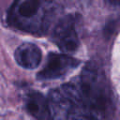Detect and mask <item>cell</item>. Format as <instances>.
Wrapping results in <instances>:
<instances>
[{
	"label": "cell",
	"mask_w": 120,
	"mask_h": 120,
	"mask_svg": "<svg viewBox=\"0 0 120 120\" xmlns=\"http://www.w3.org/2000/svg\"><path fill=\"white\" fill-rule=\"evenodd\" d=\"M80 65V61L67 53L50 52L44 68L38 73V80H54L66 76Z\"/></svg>",
	"instance_id": "5"
},
{
	"label": "cell",
	"mask_w": 120,
	"mask_h": 120,
	"mask_svg": "<svg viewBox=\"0 0 120 120\" xmlns=\"http://www.w3.org/2000/svg\"><path fill=\"white\" fill-rule=\"evenodd\" d=\"M111 6L113 7H120V0H106Z\"/></svg>",
	"instance_id": "8"
},
{
	"label": "cell",
	"mask_w": 120,
	"mask_h": 120,
	"mask_svg": "<svg viewBox=\"0 0 120 120\" xmlns=\"http://www.w3.org/2000/svg\"><path fill=\"white\" fill-rule=\"evenodd\" d=\"M25 107L29 114L38 120H50L48 99L39 92L32 91L27 94Z\"/></svg>",
	"instance_id": "7"
},
{
	"label": "cell",
	"mask_w": 120,
	"mask_h": 120,
	"mask_svg": "<svg viewBox=\"0 0 120 120\" xmlns=\"http://www.w3.org/2000/svg\"><path fill=\"white\" fill-rule=\"evenodd\" d=\"M56 7L54 0H14L8 12V22L28 33L42 34L53 21Z\"/></svg>",
	"instance_id": "2"
},
{
	"label": "cell",
	"mask_w": 120,
	"mask_h": 120,
	"mask_svg": "<svg viewBox=\"0 0 120 120\" xmlns=\"http://www.w3.org/2000/svg\"><path fill=\"white\" fill-rule=\"evenodd\" d=\"M48 104L50 120H98L82 102L72 82L52 90Z\"/></svg>",
	"instance_id": "3"
},
{
	"label": "cell",
	"mask_w": 120,
	"mask_h": 120,
	"mask_svg": "<svg viewBox=\"0 0 120 120\" xmlns=\"http://www.w3.org/2000/svg\"><path fill=\"white\" fill-rule=\"evenodd\" d=\"M77 17L65 16L56 23L53 29V41L63 53H72L79 48V37L76 29Z\"/></svg>",
	"instance_id": "4"
},
{
	"label": "cell",
	"mask_w": 120,
	"mask_h": 120,
	"mask_svg": "<svg viewBox=\"0 0 120 120\" xmlns=\"http://www.w3.org/2000/svg\"><path fill=\"white\" fill-rule=\"evenodd\" d=\"M72 83L81 99L98 120H108L112 115V94L106 76L99 68L90 64L85 66L78 81Z\"/></svg>",
	"instance_id": "1"
},
{
	"label": "cell",
	"mask_w": 120,
	"mask_h": 120,
	"mask_svg": "<svg viewBox=\"0 0 120 120\" xmlns=\"http://www.w3.org/2000/svg\"><path fill=\"white\" fill-rule=\"evenodd\" d=\"M15 60L21 67L28 69L36 68L41 61V51L34 43H23L15 51Z\"/></svg>",
	"instance_id": "6"
}]
</instances>
